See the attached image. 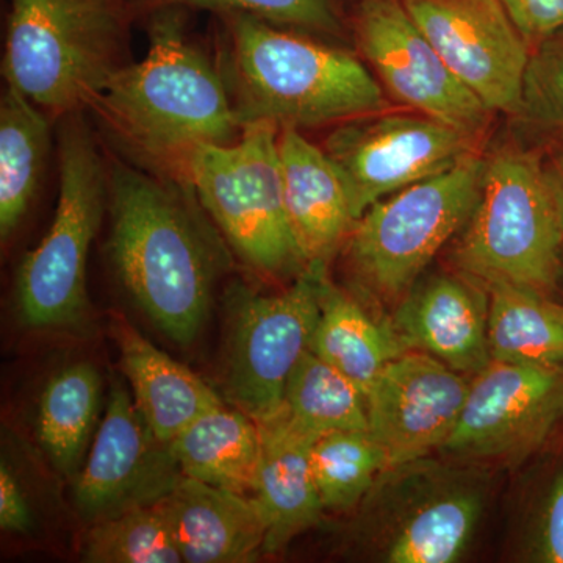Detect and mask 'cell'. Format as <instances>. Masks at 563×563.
<instances>
[{
  "label": "cell",
  "instance_id": "obj_18",
  "mask_svg": "<svg viewBox=\"0 0 563 563\" xmlns=\"http://www.w3.org/2000/svg\"><path fill=\"white\" fill-rule=\"evenodd\" d=\"M188 563H250L265 553V517L252 495L184 476L157 503Z\"/></svg>",
  "mask_w": 563,
  "mask_h": 563
},
{
  "label": "cell",
  "instance_id": "obj_26",
  "mask_svg": "<svg viewBox=\"0 0 563 563\" xmlns=\"http://www.w3.org/2000/svg\"><path fill=\"white\" fill-rule=\"evenodd\" d=\"M102 380L87 362L66 366L44 388L38 406L41 446L63 476H76L101 406Z\"/></svg>",
  "mask_w": 563,
  "mask_h": 563
},
{
  "label": "cell",
  "instance_id": "obj_31",
  "mask_svg": "<svg viewBox=\"0 0 563 563\" xmlns=\"http://www.w3.org/2000/svg\"><path fill=\"white\" fill-rule=\"evenodd\" d=\"M517 118L544 131L563 132V40L550 36L532 51Z\"/></svg>",
  "mask_w": 563,
  "mask_h": 563
},
{
  "label": "cell",
  "instance_id": "obj_21",
  "mask_svg": "<svg viewBox=\"0 0 563 563\" xmlns=\"http://www.w3.org/2000/svg\"><path fill=\"white\" fill-rule=\"evenodd\" d=\"M117 336L133 401L162 442L172 443L196 418L224 404L198 374L158 350L136 329L118 322Z\"/></svg>",
  "mask_w": 563,
  "mask_h": 563
},
{
  "label": "cell",
  "instance_id": "obj_27",
  "mask_svg": "<svg viewBox=\"0 0 563 563\" xmlns=\"http://www.w3.org/2000/svg\"><path fill=\"white\" fill-rule=\"evenodd\" d=\"M282 412L318 439L336 431H368L366 393L310 350L288 377Z\"/></svg>",
  "mask_w": 563,
  "mask_h": 563
},
{
  "label": "cell",
  "instance_id": "obj_1",
  "mask_svg": "<svg viewBox=\"0 0 563 563\" xmlns=\"http://www.w3.org/2000/svg\"><path fill=\"white\" fill-rule=\"evenodd\" d=\"M110 255L125 290L173 342L188 346L209 317L228 255L195 191L169 174L110 168Z\"/></svg>",
  "mask_w": 563,
  "mask_h": 563
},
{
  "label": "cell",
  "instance_id": "obj_23",
  "mask_svg": "<svg viewBox=\"0 0 563 563\" xmlns=\"http://www.w3.org/2000/svg\"><path fill=\"white\" fill-rule=\"evenodd\" d=\"M310 351L368 393L384 366L410 350L391 321L374 320L325 276Z\"/></svg>",
  "mask_w": 563,
  "mask_h": 563
},
{
  "label": "cell",
  "instance_id": "obj_32",
  "mask_svg": "<svg viewBox=\"0 0 563 563\" xmlns=\"http://www.w3.org/2000/svg\"><path fill=\"white\" fill-rule=\"evenodd\" d=\"M531 558L536 562L563 563V472L555 477L544 501Z\"/></svg>",
  "mask_w": 563,
  "mask_h": 563
},
{
  "label": "cell",
  "instance_id": "obj_4",
  "mask_svg": "<svg viewBox=\"0 0 563 563\" xmlns=\"http://www.w3.org/2000/svg\"><path fill=\"white\" fill-rule=\"evenodd\" d=\"M453 261L483 285L550 296L563 269V222L539 155L503 146L485 157L479 196Z\"/></svg>",
  "mask_w": 563,
  "mask_h": 563
},
{
  "label": "cell",
  "instance_id": "obj_33",
  "mask_svg": "<svg viewBox=\"0 0 563 563\" xmlns=\"http://www.w3.org/2000/svg\"><path fill=\"white\" fill-rule=\"evenodd\" d=\"M529 43H542L563 29V0H503Z\"/></svg>",
  "mask_w": 563,
  "mask_h": 563
},
{
  "label": "cell",
  "instance_id": "obj_15",
  "mask_svg": "<svg viewBox=\"0 0 563 563\" xmlns=\"http://www.w3.org/2000/svg\"><path fill=\"white\" fill-rule=\"evenodd\" d=\"M470 379L422 351L387 363L368 393V432L390 468L440 451L454 432Z\"/></svg>",
  "mask_w": 563,
  "mask_h": 563
},
{
  "label": "cell",
  "instance_id": "obj_20",
  "mask_svg": "<svg viewBox=\"0 0 563 563\" xmlns=\"http://www.w3.org/2000/svg\"><path fill=\"white\" fill-rule=\"evenodd\" d=\"M257 422L262 448L254 498L268 528L265 553L273 554L321 521L324 506L310 462L318 437L292 424L282 410Z\"/></svg>",
  "mask_w": 563,
  "mask_h": 563
},
{
  "label": "cell",
  "instance_id": "obj_34",
  "mask_svg": "<svg viewBox=\"0 0 563 563\" xmlns=\"http://www.w3.org/2000/svg\"><path fill=\"white\" fill-rule=\"evenodd\" d=\"M31 507L20 483L5 461L0 466V528L3 532L29 533L32 531Z\"/></svg>",
  "mask_w": 563,
  "mask_h": 563
},
{
  "label": "cell",
  "instance_id": "obj_12",
  "mask_svg": "<svg viewBox=\"0 0 563 563\" xmlns=\"http://www.w3.org/2000/svg\"><path fill=\"white\" fill-rule=\"evenodd\" d=\"M455 77L493 113L518 117L532 44L503 0H402Z\"/></svg>",
  "mask_w": 563,
  "mask_h": 563
},
{
  "label": "cell",
  "instance_id": "obj_24",
  "mask_svg": "<svg viewBox=\"0 0 563 563\" xmlns=\"http://www.w3.org/2000/svg\"><path fill=\"white\" fill-rule=\"evenodd\" d=\"M49 120L7 84L0 101V235L7 242L31 209L49 151Z\"/></svg>",
  "mask_w": 563,
  "mask_h": 563
},
{
  "label": "cell",
  "instance_id": "obj_30",
  "mask_svg": "<svg viewBox=\"0 0 563 563\" xmlns=\"http://www.w3.org/2000/svg\"><path fill=\"white\" fill-rule=\"evenodd\" d=\"M154 9L213 10L244 14L279 27L301 29L318 35H339L342 31L332 0H147Z\"/></svg>",
  "mask_w": 563,
  "mask_h": 563
},
{
  "label": "cell",
  "instance_id": "obj_28",
  "mask_svg": "<svg viewBox=\"0 0 563 563\" xmlns=\"http://www.w3.org/2000/svg\"><path fill=\"white\" fill-rule=\"evenodd\" d=\"M310 462L322 506L335 512L357 506L390 470L387 454L368 431L321 435L314 440Z\"/></svg>",
  "mask_w": 563,
  "mask_h": 563
},
{
  "label": "cell",
  "instance_id": "obj_22",
  "mask_svg": "<svg viewBox=\"0 0 563 563\" xmlns=\"http://www.w3.org/2000/svg\"><path fill=\"white\" fill-rule=\"evenodd\" d=\"M181 474L201 483L254 496L261 462V428L236 407L202 413L173 440Z\"/></svg>",
  "mask_w": 563,
  "mask_h": 563
},
{
  "label": "cell",
  "instance_id": "obj_10",
  "mask_svg": "<svg viewBox=\"0 0 563 563\" xmlns=\"http://www.w3.org/2000/svg\"><path fill=\"white\" fill-rule=\"evenodd\" d=\"M481 140L426 114L379 111L339 124L324 151L342 174L357 221L374 203L477 154Z\"/></svg>",
  "mask_w": 563,
  "mask_h": 563
},
{
  "label": "cell",
  "instance_id": "obj_3",
  "mask_svg": "<svg viewBox=\"0 0 563 563\" xmlns=\"http://www.w3.org/2000/svg\"><path fill=\"white\" fill-rule=\"evenodd\" d=\"M229 38L221 73L243 125L301 131L387 110L383 85L351 52L244 14L229 16Z\"/></svg>",
  "mask_w": 563,
  "mask_h": 563
},
{
  "label": "cell",
  "instance_id": "obj_17",
  "mask_svg": "<svg viewBox=\"0 0 563 563\" xmlns=\"http://www.w3.org/2000/svg\"><path fill=\"white\" fill-rule=\"evenodd\" d=\"M413 496L383 526L377 553L387 563H453L472 542L484 510L483 481L426 466Z\"/></svg>",
  "mask_w": 563,
  "mask_h": 563
},
{
  "label": "cell",
  "instance_id": "obj_19",
  "mask_svg": "<svg viewBox=\"0 0 563 563\" xmlns=\"http://www.w3.org/2000/svg\"><path fill=\"white\" fill-rule=\"evenodd\" d=\"M285 209L303 263L324 266L354 225L342 174L299 129H280Z\"/></svg>",
  "mask_w": 563,
  "mask_h": 563
},
{
  "label": "cell",
  "instance_id": "obj_2",
  "mask_svg": "<svg viewBox=\"0 0 563 563\" xmlns=\"http://www.w3.org/2000/svg\"><path fill=\"white\" fill-rule=\"evenodd\" d=\"M150 51L118 69L90 102L103 128L152 172L179 176L201 144H229L243 124L221 69L191 43L177 9L157 10Z\"/></svg>",
  "mask_w": 563,
  "mask_h": 563
},
{
  "label": "cell",
  "instance_id": "obj_14",
  "mask_svg": "<svg viewBox=\"0 0 563 563\" xmlns=\"http://www.w3.org/2000/svg\"><path fill=\"white\" fill-rule=\"evenodd\" d=\"M181 477L172 444L162 442L122 385L111 388L107 412L74 484L81 517L90 521L152 506Z\"/></svg>",
  "mask_w": 563,
  "mask_h": 563
},
{
  "label": "cell",
  "instance_id": "obj_5",
  "mask_svg": "<svg viewBox=\"0 0 563 563\" xmlns=\"http://www.w3.org/2000/svg\"><path fill=\"white\" fill-rule=\"evenodd\" d=\"M122 0H11L7 84L46 114L90 106L125 63Z\"/></svg>",
  "mask_w": 563,
  "mask_h": 563
},
{
  "label": "cell",
  "instance_id": "obj_29",
  "mask_svg": "<svg viewBox=\"0 0 563 563\" xmlns=\"http://www.w3.org/2000/svg\"><path fill=\"white\" fill-rule=\"evenodd\" d=\"M81 558L90 563L184 562L157 504L96 521L85 539Z\"/></svg>",
  "mask_w": 563,
  "mask_h": 563
},
{
  "label": "cell",
  "instance_id": "obj_7",
  "mask_svg": "<svg viewBox=\"0 0 563 563\" xmlns=\"http://www.w3.org/2000/svg\"><path fill=\"white\" fill-rule=\"evenodd\" d=\"M279 135L274 122H246L233 143L195 147L177 176L242 261L272 276L307 268L285 209Z\"/></svg>",
  "mask_w": 563,
  "mask_h": 563
},
{
  "label": "cell",
  "instance_id": "obj_6",
  "mask_svg": "<svg viewBox=\"0 0 563 563\" xmlns=\"http://www.w3.org/2000/svg\"><path fill=\"white\" fill-rule=\"evenodd\" d=\"M58 168L54 221L18 269V310L31 328H79L90 312L88 254L109 201L110 168L79 111L63 121Z\"/></svg>",
  "mask_w": 563,
  "mask_h": 563
},
{
  "label": "cell",
  "instance_id": "obj_25",
  "mask_svg": "<svg viewBox=\"0 0 563 563\" xmlns=\"http://www.w3.org/2000/svg\"><path fill=\"white\" fill-rule=\"evenodd\" d=\"M490 298L492 361L563 365V306L514 285H484Z\"/></svg>",
  "mask_w": 563,
  "mask_h": 563
},
{
  "label": "cell",
  "instance_id": "obj_13",
  "mask_svg": "<svg viewBox=\"0 0 563 563\" xmlns=\"http://www.w3.org/2000/svg\"><path fill=\"white\" fill-rule=\"evenodd\" d=\"M355 32L363 57L396 101L483 139L495 113L448 68L402 0H363Z\"/></svg>",
  "mask_w": 563,
  "mask_h": 563
},
{
  "label": "cell",
  "instance_id": "obj_16",
  "mask_svg": "<svg viewBox=\"0 0 563 563\" xmlns=\"http://www.w3.org/2000/svg\"><path fill=\"white\" fill-rule=\"evenodd\" d=\"M488 309L490 298L479 280L463 273L435 274L404 296L391 324L407 350L474 376L492 362Z\"/></svg>",
  "mask_w": 563,
  "mask_h": 563
},
{
  "label": "cell",
  "instance_id": "obj_8",
  "mask_svg": "<svg viewBox=\"0 0 563 563\" xmlns=\"http://www.w3.org/2000/svg\"><path fill=\"white\" fill-rule=\"evenodd\" d=\"M485 157L470 155L439 176L374 203L352 225L347 252L366 288L399 302L476 206Z\"/></svg>",
  "mask_w": 563,
  "mask_h": 563
},
{
  "label": "cell",
  "instance_id": "obj_35",
  "mask_svg": "<svg viewBox=\"0 0 563 563\" xmlns=\"http://www.w3.org/2000/svg\"><path fill=\"white\" fill-rule=\"evenodd\" d=\"M543 166L563 222V140L543 161Z\"/></svg>",
  "mask_w": 563,
  "mask_h": 563
},
{
  "label": "cell",
  "instance_id": "obj_11",
  "mask_svg": "<svg viewBox=\"0 0 563 563\" xmlns=\"http://www.w3.org/2000/svg\"><path fill=\"white\" fill-rule=\"evenodd\" d=\"M562 415V365L492 361L470 380L461 418L440 451L461 461L520 462Z\"/></svg>",
  "mask_w": 563,
  "mask_h": 563
},
{
  "label": "cell",
  "instance_id": "obj_9",
  "mask_svg": "<svg viewBox=\"0 0 563 563\" xmlns=\"http://www.w3.org/2000/svg\"><path fill=\"white\" fill-rule=\"evenodd\" d=\"M324 277V266H309L287 290H244L233 306L225 395L255 421L282 410L288 377L312 343Z\"/></svg>",
  "mask_w": 563,
  "mask_h": 563
}]
</instances>
